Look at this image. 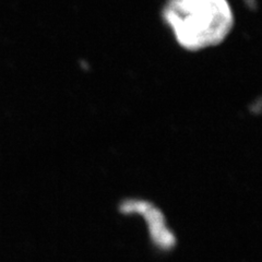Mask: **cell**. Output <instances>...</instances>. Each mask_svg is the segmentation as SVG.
Instances as JSON below:
<instances>
[{
	"mask_svg": "<svg viewBox=\"0 0 262 262\" xmlns=\"http://www.w3.org/2000/svg\"><path fill=\"white\" fill-rule=\"evenodd\" d=\"M165 18L178 43L190 49L220 43L233 21L226 0H170Z\"/></svg>",
	"mask_w": 262,
	"mask_h": 262,
	"instance_id": "cell-1",
	"label": "cell"
}]
</instances>
